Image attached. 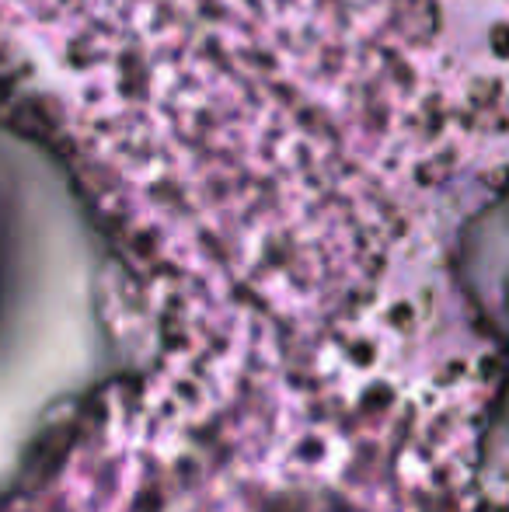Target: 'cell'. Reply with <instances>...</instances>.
Returning a JSON list of instances; mask_svg holds the SVG:
<instances>
[{
  "label": "cell",
  "mask_w": 509,
  "mask_h": 512,
  "mask_svg": "<svg viewBox=\"0 0 509 512\" xmlns=\"http://www.w3.org/2000/svg\"><path fill=\"white\" fill-rule=\"evenodd\" d=\"M506 0H0V56L109 209L220 216L419 140L503 53Z\"/></svg>",
  "instance_id": "6da1fadb"
}]
</instances>
